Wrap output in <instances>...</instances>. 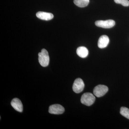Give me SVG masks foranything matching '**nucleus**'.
<instances>
[{
	"label": "nucleus",
	"instance_id": "0eeeda50",
	"mask_svg": "<svg viewBox=\"0 0 129 129\" xmlns=\"http://www.w3.org/2000/svg\"><path fill=\"white\" fill-rule=\"evenodd\" d=\"M12 107L19 112H22L23 110V106L21 101L18 98H15L11 102Z\"/></svg>",
	"mask_w": 129,
	"mask_h": 129
},
{
	"label": "nucleus",
	"instance_id": "423d86ee",
	"mask_svg": "<svg viewBox=\"0 0 129 129\" xmlns=\"http://www.w3.org/2000/svg\"><path fill=\"white\" fill-rule=\"evenodd\" d=\"M64 109L60 104H55L49 107L48 112L50 113L54 114H61L64 112Z\"/></svg>",
	"mask_w": 129,
	"mask_h": 129
},
{
	"label": "nucleus",
	"instance_id": "9b49d317",
	"mask_svg": "<svg viewBox=\"0 0 129 129\" xmlns=\"http://www.w3.org/2000/svg\"><path fill=\"white\" fill-rule=\"evenodd\" d=\"M74 2L78 7L83 8L88 6L89 0H74Z\"/></svg>",
	"mask_w": 129,
	"mask_h": 129
},
{
	"label": "nucleus",
	"instance_id": "6e6552de",
	"mask_svg": "<svg viewBox=\"0 0 129 129\" xmlns=\"http://www.w3.org/2000/svg\"><path fill=\"white\" fill-rule=\"evenodd\" d=\"M37 18L45 21H49L53 18V14L49 13L43 12H39L36 13Z\"/></svg>",
	"mask_w": 129,
	"mask_h": 129
},
{
	"label": "nucleus",
	"instance_id": "20e7f679",
	"mask_svg": "<svg viewBox=\"0 0 129 129\" xmlns=\"http://www.w3.org/2000/svg\"><path fill=\"white\" fill-rule=\"evenodd\" d=\"M95 24L97 27L104 28H110L113 27L115 24V21L113 20H106V21H97L95 22Z\"/></svg>",
	"mask_w": 129,
	"mask_h": 129
},
{
	"label": "nucleus",
	"instance_id": "f03ea898",
	"mask_svg": "<svg viewBox=\"0 0 129 129\" xmlns=\"http://www.w3.org/2000/svg\"><path fill=\"white\" fill-rule=\"evenodd\" d=\"M95 97L94 95L90 92L84 93L81 98V102L82 104L86 106H91L95 101Z\"/></svg>",
	"mask_w": 129,
	"mask_h": 129
},
{
	"label": "nucleus",
	"instance_id": "7ed1b4c3",
	"mask_svg": "<svg viewBox=\"0 0 129 129\" xmlns=\"http://www.w3.org/2000/svg\"><path fill=\"white\" fill-rule=\"evenodd\" d=\"M108 90V88L107 86L103 85H99L94 88L93 93L97 97H101L104 96Z\"/></svg>",
	"mask_w": 129,
	"mask_h": 129
},
{
	"label": "nucleus",
	"instance_id": "f257e3e1",
	"mask_svg": "<svg viewBox=\"0 0 129 129\" xmlns=\"http://www.w3.org/2000/svg\"><path fill=\"white\" fill-rule=\"evenodd\" d=\"M39 61L42 67H47L49 64L50 57L46 49L41 50V52L39 53Z\"/></svg>",
	"mask_w": 129,
	"mask_h": 129
},
{
	"label": "nucleus",
	"instance_id": "f8f14e48",
	"mask_svg": "<svg viewBox=\"0 0 129 129\" xmlns=\"http://www.w3.org/2000/svg\"><path fill=\"white\" fill-rule=\"evenodd\" d=\"M120 113L122 115L129 119V109L125 107H122L120 109Z\"/></svg>",
	"mask_w": 129,
	"mask_h": 129
},
{
	"label": "nucleus",
	"instance_id": "1a4fd4ad",
	"mask_svg": "<svg viewBox=\"0 0 129 129\" xmlns=\"http://www.w3.org/2000/svg\"><path fill=\"white\" fill-rule=\"evenodd\" d=\"M109 42V37L106 35H103L99 38L98 41V46L99 48H105Z\"/></svg>",
	"mask_w": 129,
	"mask_h": 129
},
{
	"label": "nucleus",
	"instance_id": "39448f33",
	"mask_svg": "<svg viewBox=\"0 0 129 129\" xmlns=\"http://www.w3.org/2000/svg\"><path fill=\"white\" fill-rule=\"evenodd\" d=\"M84 83L81 79H76L73 85V90L75 93H80L84 90Z\"/></svg>",
	"mask_w": 129,
	"mask_h": 129
},
{
	"label": "nucleus",
	"instance_id": "9d476101",
	"mask_svg": "<svg viewBox=\"0 0 129 129\" xmlns=\"http://www.w3.org/2000/svg\"><path fill=\"white\" fill-rule=\"evenodd\" d=\"M77 55L81 58H84L86 57L88 55V49L85 47H80L76 50Z\"/></svg>",
	"mask_w": 129,
	"mask_h": 129
},
{
	"label": "nucleus",
	"instance_id": "ddd939ff",
	"mask_svg": "<svg viewBox=\"0 0 129 129\" xmlns=\"http://www.w3.org/2000/svg\"><path fill=\"white\" fill-rule=\"evenodd\" d=\"M114 2L117 4H121L124 7L129 6V1L128 0H114Z\"/></svg>",
	"mask_w": 129,
	"mask_h": 129
}]
</instances>
